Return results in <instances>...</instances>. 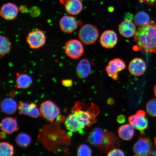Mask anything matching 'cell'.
I'll return each mask as SVG.
<instances>
[{
    "label": "cell",
    "mask_w": 156,
    "mask_h": 156,
    "mask_svg": "<svg viewBox=\"0 0 156 156\" xmlns=\"http://www.w3.org/2000/svg\"><path fill=\"white\" fill-rule=\"evenodd\" d=\"M32 141L30 136L28 134L21 133L17 136L16 141L17 145L22 147H28Z\"/></svg>",
    "instance_id": "cell-26"
},
{
    "label": "cell",
    "mask_w": 156,
    "mask_h": 156,
    "mask_svg": "<svg viewBox=\"0 0 156 156\" xmlns=\"http://www.w3.org/2000/svg\"><path fill=\"white\" fill-rule=\"evenodd\" d=\"M40 112L41 115L44 119L51 122L54 121L60 113L58 107L50 100L44 101L41 103Z\"/></svg>",
    "instance_id": "cell-6"
},
{
    "label": "cell",
    "mask_w": 156,
    "mask_h": 156,
    "mask_svg": "<svg viewBox=\"0 0 156 156\" xmlns=\"http://www.w3.org/2000/svg\"><path fill=\"white\" fill-rule=\"evenodd\" d=\"M125 62L120 58H115L109 62L106 68L107 75L114 80L119 79V73L125 69Z\"/></svg>",
    "instance_id": "cell-9"
},
{
    "label": "cell",
    "mask_w": 156,
    "mask_h": 156,
    "mask_svg": "<svg viewBox=\"0 0 156 156\" xmlns=\"http://www.w3.org/2000/svg\"><path fill=\"white\" fill-rule=\"evenodd\" d=\"M5 133L4 132H1V138H2V139H4V138H5L6 136Z\"/></svg>",
    "instance_id": "cell-37"
},
{
    "label": "cell",
    "mask_w": 156,
    "mask_h": 156,
    "mask_svg": "<svg viewBox=\"0 0 156 156\" xmlns=\"http://www.w3.org/2000/svg\"><path fill=\"white\" fill-rule=\"evenodd\" d=\"M133 19V15L130 13H127L125 16V20L132 21Z\"/></svg>",
    "instance_id": "cell-34"
},
{
    "label": "cell",
    "mask_w": 156,
    "mask_h": 156,
    "mask_svg": "<svg viewBox=\"0 0 156 156\" xmlns=\"http://www.w3.org/2000/svg\"><path fill=\"white\" fill-rule=\"evenodd\" d=\"M107 102H108V104L112 105L114 102V101L113 99L110 98L108 99Z\"/></svg>",
    "instance_id": "cell-35"
},
{
    "label": "cell",
    "mask_w": 156,
    "mask_h": 156,
    "mask_svg": "<svg viewBox=\"0 0 156 156\" xmlns=\"http://www.w3.org/2000/svg\"><path fill=\"white\" fill-rule=\"evenodd\" d=\"M15 87L19 89H27L32 85V77L27 73H17Z\"/></svg>",
    "instance_id": "cell-21"
},
{
    "label": "cell",
    "mask_w": 156,
    "mask_h": 156,
    "mask_svg": "<svg viewBox=\"0 0 156 156\" xmlns=\"http://www.w3.org/2000/svg\"><path fill=\"white\" fill-rule=\"evenodd\" d=\"M85 105L80 101H77L73 107L72 112L77 116L80 122L86 126L89 127L97 122L96 117L98 115L100 110L96 105L91 103L87 107L86 110H83Z\"/></svg>",
    "instance_id": "cell-3"
},
{
    "label": "cell",
    "mask_w": 156,
    "mask_h": 156,
    "mask_svg": "<svg viewBox=\"0 0 156 156\" xmlns=\"http://www.w3.org/2000/svg\"><path fill=\"white\" fill-rule=\"evenodd\" d=\"M151 142L147 138L140 137L134 144L133 151L136 155L147 156L151 151Z\"/></svg>",
    "instance_id": "cell-10"
},
{
    "label": "cell",
    "mask_w": 156,
    "mask_h": 156,
    "mask_svg": "<svg viewBox=\"0 0 156 156\" xmlns=\"http://www.w3.org/2000/svg\"><path fill=\"white\" fill-rule=\"evenodd\" d=\"M87 140L90 145L104 152L120 146L119 140L113 133L99 127L91 130Z\"/></svg>",
    "instance_id": "cell-2"
},
{
    "label": "cell",
    "mask_w": 156,
    "mask_h": 156,
    "mask_svg": "<svg viewBox=\"0 0 156 156\" xmlns=\"http://www.w3.org/2000/svg\"><path fill=\"white\" fill-rule=\"evenodd\" d=\"M140 2L144 3L149 5H153L156 3V0H138Z\"/></svg>",
    "instance_id": "cell-32"
},
{
    "label": "cell",
    "mask_w": 156,
    "mask_h": 156,
    "mask_svg": "<svg viewBox=\"0 0 156 156\" xmlns=\"http://www.w3.org/2000/svg\"><path fill=\"white\" fill-rule=\"evenodd\" d=\"M65 126L66 129L73 132L83 131L86 126L80 122L77 116L73 112H72L66 119Z\"/></svg>",
    "instance_id": "cell-14"
},
{
    "label": "cell",
    "mask_w": 156,
    "mask_h": 156,
    "mask_svg": "<svg viewBox=\"0 0 156 156\" xmlns=\"http://www.w3.org/2000/svg\"><path fill=\"white\" fill-rule=\"evenodd\" d=\"M92 151L89 146L86 144H82L78 147L77 156H91Z\"/></svg>",
    "instance_id": "cell-29"
},
{
    "label": "cell",
    "mask_w": 156,
    "mask_h": 156,
    "mask_svg": "<svg viewBox=\"0 0 156 156\" xmlns=\"http://www.w3.org/2000/svg\"><path fill=\"white\" fill-rule=\"evenodd\" d=\"M120 34L126 38L132 37L135 35L136 30L135 25L132 21L125 20L119 25Z\"/></svg>",
    "instance_id": "cell-17"
},
{
    "label": "cell",
    "mask_w": 156,
    "mask_h": 156,
    "mask_svg": "<svg viewBox=\"0 0 156 156\" xmlns=\"http://www.w3.org/2000/svg\"><path fill=\"white\" fill-rule=\"evenodd\" d=\"M146 107L148 114L152 117H156V99H150L146 103Z\"/></svg>",
    "instance_id": "cell-28"
},
{
    "label": "cell",
    "mask_w": 156,
    "mask_h": 156,
    "mask_svg": "<svg viewBox=\"0 0 156 156\" xmlns=\"http://www.w3.org/2000/svg\"><path fill=\"white\" fill-rule=\"evenodd\" d=\"M99 32L96 27L89 24L83 25L79 31L78 36L81 41L86 45L93 44L99 37Z\"/></svg>",
    "instance_id": "cell-4"
},
{
    "label": "cell",
    "mask_w": 156,
    "mask_h": 156,
    "mask_svg": "<svg viewBox=\"0 0 156 156\" xmlns=\"http://www.w3.org/2000/svg\"><path fill=\"white\" fill-rule=\"evenodd\" d=\"M19 12V9L16 5L11 3L4 4L2 7L0 14L7 20H12L16 18Z\"/></svg>",
    "instance_id": "cell-16"
},
{
    "label": "cell",
    "mask_w": 156,
    "mask_h": 156,
    "mask_svg": "<svg viewBox=\"0 0 156 156\" xmlns=\"http://www.w3.org/2000/svg\"><path fill=\"white\" fill-rule=\"evenodd\" d=\"M46 36L42 31L37 30L29 32L26 41L31 48L37 49L44 46L46 42Z\"/></svg>",
    "instance_id": "cell-7"
},
{
    "label": "cell",
    "mask_w": 156,
    "mask_h": 156,
    "mask_svg": "<svg viewBox=\"0 0 156 156\" xmlns=\"http://www.w3.org/2000/svg\"><path fill=\"white\" fill-rule=\"evenodd\" d=\"M11 44L8 38L1 35L0 37V56L2 58L11 51Z\"/></svg>",
    "instance_id": "cell-24"
},
{
    "label": "cell",
    "mask_w": 156,
    "mask_h": 156,
    "mask_svg": "<svg viewBox=\"0 0 156 156\" xmlns=\"http://www.w3.org/2000/svg\"><path fill=\"white\" fill-rule=\"evenodd\" d=\"M147 156H156V154L154 152L151 151Z\"/></svg>",
    "instance_id": "cell-36"
},
{
    "label": "cell",
    "mask_w": 156,
    "mask_h": 156,
    "mask_svg": "<svg viewBox=\"0 0 156 156\" xmlns=\"http://www.w3.org/2000/svg\"><path fill=\"white\" fill-rule=\"evenodd\" d=\"M100 40L103 47L110 49L114 48L116 45L118 41V38L114 31L107 30L103 33Z\"/></svg>",
    "instance_id": "cell-11"
},
{
    "label": "cell",
    "mask_w": 156,
    "mask_h": 156,
    "mask_svg": "<svg viewBox=\"0 0 156 156\" xmlns=\"http://www.w3.org/2000/svg\"><path fill=\"white\" fill-rule=\"evenodd\" d=\"M146 69L145 61L140 58H135L130 62L128 66L129 73L133 76H140L143 75Z\"/></svg>",
    "instance_id": "cell-12"
},
{
    "label": "cell",
    "mask_w": 156,
    "mask_h": 156,
    "mask_svg": "<svg viewBox=\"0 0 156 156\" xmlns=\"http://www.w3.org/2000/svg\"><path fill=\"white\" fill-rule=\"evenodd\" d=\"M19 113L32 118H37L40 115V112L34 103L20 102L18 106Z\"/></svg>",
    "instance_id": "cell-13"
},
{
    "label": "cell",
    "mask_w": 156,
    "mask_h": 156,
    "mask_svg": "<svg viewBox=\"0 0 156 156\" xmlns=\"http://www.w3.org/2000/svg\"><path fill=\"white\" fill-rule=\"evenodd\" d=\"M90 62L87 58L80 61L76 68V73L77 77L80 79H84L89 75L91 71Z\"/></svg>",
    "instance_id": "cell-18"
},
{
    "label": "cell",
    "mask_w": 156,
    "mask_h": 156,
    "mask_svg": "<svg viewBox=\"0 0 156 156\" xmlns=\"http://www.w3.org/2000/svg\"><path fill=\"white\" fill-rule=\"evenodd\" d=\"M136 45L133 50L156 54V25L152 21L144 26L139 27L134 36Z\"/></svg>",
    "instance_id": "cell-1"
},
{
    "label": "cell",
    "mask_w": 156,
    "mask_h": 156,
    "mask_svg": "<svg viewBox=\"0 0 156 156\" xmlns=\"http://www.w3.org/2000/svg\"><path fill=\"white\" fill-rule=\"evenodd\" d=\"M62 84L64 87H71L73 86V81L71 79H64L61 81Z\"/></svg>",
    "instance_id": "cell-31"
},
{
    "label": "cell",
    "mask_w": 156,
    "mask_h": 156,
    "mask_svg": "<svg viewBox=\"0 0 156 156\" xmlns=\"http://www.w3.org/2000/svg\"><path fill=\"white\" fill-rule=\"evenodd\" d=\"M14 154L13 146L7 142L0 144V156H12Z\"/></svg>",
    "instance_id": "cell-27"
},
{
    "label": "cell",
    "mask_w": 156,
    "mask_h": 156,
    "mask_svg": "<svg viewBox=\"0 0 156 156\" xmlns=\"http://www.w3.org/2000/svg\"><path fill=\"white\" fill-rule=\"evenodd\" d=\"M129 122L136 129L143 133L148 126V121L146 118V113L144 111L140 110L136 114L129 117Z\"/></svg>",
    "instance_id": "cell-8"
},
{
    "label": "cell",
    "mask_w": 156,
    "mask_h": 156,
    "mask_svg": "<svg viewBox=\"0 0 156 156\" xmlns=\"http://www.w3.org/2000/svg\"><path fill=\"white\" fill-rule=\"evenodd\" d=\"M64 7L68 14L76 15L82 10L83 5L80 0H67L64 4Z\"/></svg>",
    "instance_id": "cell-20"
},
{
    "label": "cell",
    "mask_w": 156,
    "mask_h": 156,
    "mask_svg": "<svg viewBox=\"0 0 156 156\" xmlns=\"http://www.w3.org/2000/svg\"><path fill=\"white\" fill-rule=\"evenodd\" d=\"M18 107L17 103L14 99L7 98L3 99L1 103V107L3 112L8 114H14Z\"/></svg>",
    "instance_id": "cell-23"
},
{
    "label": "cell",
    "mask_w": 156,
    "mask_h": 156,
    "mask_svg": "<svg viewBox=\"0 0 156 156\" xmlns=\"http://www.w3.org/2000/svg\"><path fill=\"white\" fill-rule=\"evenodd\" d=\"M138 156V155H134V156Z\"/></svg>",
    "instance_id": "cell-41"
},
{
    "label": "cell",
    "mask_w": 156,
    "mask_h": 156,
    "mask_svg": "<svg viewBox=\"0 0 156 156\" xmlns=\"http://www.w3.org/2000/svg\"><path fill=\"white\" fill-rule=\"evenodd\" d=\"M107 156H126L124 152L119 149H114L109 152Z\"/></svg>",
    "instance_id": "cell-30"
},
{
    "label": "cell",
    "mask_w": 156,
    "mask_h": 156,
    "mask_svg": "<svg viewBox=\"0 0 156 156\" xmlns=\"http://www.w3.org/2000/svg\"><path fill=\"white\" fill-rule=\"evenodd\" d=\"M119 136L121 139L126 141H129L132 139L134 134L133 127L131 125L127 124L123 125L118 130Z\"/></svg>",
    "instance_id": "cell-22"
},
{
    "label": "cell",
    "mask_w": 156,
    "mask_h": 156,
    "mask_svg": "<svg viewBox=\"0 0 156 156\" xmlns=\"http://www.w3.org/2000/svg\"><path fill=\"white\" fill-rule=\"evenodd\" d=\"M78 23L75 17L64 16L62 17L59 21V26L63 32L67 34H71L75 30L78 28Z\"/></svg>",
    "instance_id": "cell-15"
},
{
    "label": "cell",
    "mask_w": 156,
    "mask_h": 156,
    "mask_svg": "<svg viewBox=\"0 0 156 156\" xmlns=\"http://www.w3.org/2000/svg\"><path fill=\"white\" fill-rule=\"evenodd\" d=\"M2 130L7 134H10L17 131L18 124L16 119L7 117L2 121L1 124Z\"/></svg>",
    "instance_id": "cell-19"
},
{
    "label": "cell",
    "mask_w": 156,
    "mask_h": 156,
    "mask_svg": "<svg viewBox=\"0 0 156 156\" xmlns=\"http://www.w3.org/2000/svg\"><path fill=\"white\" fill-rule=\"evenodd\" d=\"M134 20L136 26L140 27L149 23L150 17L149 15L145 12L140 11L136 13Z\"/></svg>",
    "instance_id": "cell-25"
},
{
    "label": "cell",
    "mask_w": 156,
    "mask_h": 156,
    "mask_svg": "<svg viewBox=\"0 0 156 156\" xmlns=\"http://www.w3.org/2000/svg\"><path fill=\"white\" fill-rule=\"evenodd\" d=\"M60 3H61L62 4H64L67 1V0H59Z\"/></svg>",
    "instance_id": "cell-38"
},
{
    "label": "cell",
    "mask_w": 156,
    "mask_h": 156,
    "mask_svg": "<svg viewBox=\"0 0 156 156\" xmlns=\"http://www.w3.org/2000/svg\"><path fill=\"white\" fill-rule=\"evenodd\" d=\"M64 51L68 57L77 59L83 55L84 49L81 41L77 39H71L66 42Z\"/></svg>",
    "instance_id": "cell-5"
},
{
    "label": "cell",
    "mask_w": 156,
    "mask_h": 156,
    "mask_svg": "<svg viewBox=\"0 0 156 156\" xmlns=\"http://www.w3.org/2000/svg\"><path fill=\"white\" fill-rule=\"evenodd\" d=\"M154 141H155V146L156 148V136L154 138Z\"/></svg>",
    "instance_id": "cell-40"
},
{
    "label": "cell",
    "mask_w": 156,
    "mask_h": 156,
    "mask_svg": "<svg viewBox=\"0 0 156 156\" xmlns=\"http://www.w3.org/2000/svg\"><path fill=\"white\" fill-rule=\"evenodd\" d=\"M154 94L155 95V96L156 97V85H155L154 87Z\"/></svg>",
    "instance_id": "cell-39"
},
{
    "label": "cell",
    "mask_w": 156,
    "mask_h": 156,
    "mask_svg": "<svg viewBox=\"0 0 156 156\" xmlns=\"http://www.w3.org/2000/svg\"><path fill=\"white\" fill-rule=\"evenodd\" d=\"M126 118L124 115H119L117 119V121L119 124L123 123L125 122Z\"/></svg>",
    "instance_id": "cell-33"
}]
</instances>
